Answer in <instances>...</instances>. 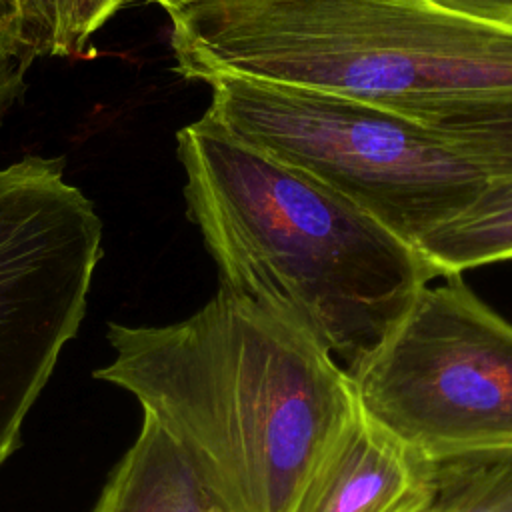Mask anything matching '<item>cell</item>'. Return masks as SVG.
Wrapping results in <instances>:
<instances>
[{"mask_svg": "<svg viewBox=\"0 0 512 512\" xmlns=\"http://www.w3.org/2000/svg\"><path fill=\"white\" fill-rule=\"evenodd\" d=\"M122 6L126 0H64L60 56H82L90 38Z\"/></svg>", "mask_w": 512, "mask_h": 512, "instance_id": "cell-12", "label": "cell"}, {"mask_svg": "<svg viewBox=\"0 0 512 512\" xmlns=\"http://www.w3.org/2000/svg\"><path fill=\"white\" fill-rule=\"evenodd\" d=\"M30 64L6 42L0 40V124L26 90Z\"/></svg>", "mask_w": 512, "mask_h": 512, "instance_id": "cell-13", "label": "cell"}, {"mask_svg": "<svg viewBox=\"0 0 512 512\" xmlns=\"http://www.w3.org/2000/svg\"><path fill=\"white\" fill-rule=\"evenodd\" d=\"M440 280L346 368L358 406L430 462L512 452V322L462 274Z\"/></svg>", "mask_w": 512, "mask_h": 512, "instance_id": "cell-5", "label": "cell"}, {"mask_svg": "<svg viewBox=\"0 0 512 512\" xmlns=\"http://www.w3.org/2000/svg\"><path fill=\"white\" fill-rule=\"evenodd\" d=\"M432 464L428 512H512V452L466 454Z\"/></svg>", "mask_w": 512, "mask_h": 512, "instance_id": "cell-10", "label": "cell"}, {"mask_svg": "<svg viewBox=\"0 0 512 512\" xmlns=\"http://www.w3.org/2000/svg\"><path fill=\"white\" fill-rule=\"evenodd\" d=\"M132 2H154V4H158L160 8H164L170 14L174 10H180L186 4L196 2V0H126V4H132Z\"/></svg>", "mask_w": 512, "mask_h": 512, "instance_id": "cell-17", "label": "cell"}, {"mask_svg": "<svg viewBox=\"0 0 512 512\" xmlns=\"http://www.w3.org/2000/svg\"><path fill=\"white\" fill-rule=\"evenodd\" d=\"M168 16L186 80L332 92L440 130L512 112V26L428 0H196Z\"/></svg>", "mask_w": 512, "mask_h": 512, "instance_id": "cell-3", "label": "cell"}, {"mask_svg": "<svg viewBox=\"0 0 512 512\" xmlns=\"http://www.w3.org/2000/svg\"><path fill=\"white\" fill-rule=\"evenodd\" d=\"M90 512H220L178 444L148 414Z\"/></svg>", "mask_w": 512, "mask_h": 512, "instance_id": "cell-8", "label": "cell"}, {"mask_svg": "<svg viewBox=\"0 0 512 512\" xmlns=\"http://www.w3.org/2000/svg\"><path fill=\"white\" fill-rule=\"evenodd\" d=\"M64 164L24 156L0 168V468L80 330L102 258V220Z\"/></svg>", "mask_w": 512, "mask_h": 512, "instance_id": "cell-6", "label": "cell"}, {"mask_svg": "<svg viewBox=\"0 0 512 512\" xmlns=\"http://www.w3.org/2000/svg\"><path fill=\"white\" fill-rule=\"evenodd\" d=\"M94 378L130 392L178 444L220 512H294L360 412L344 366L228 290L164 326L110 322Z\"/></svg>", "mask_w": 512, "mask_h": 512, "instance_id": "cell-1", "label": "cell"}, {"mask_svg": "<svg viewBox=\"0 0 512 512\" xmlns=\"http://www.w3.org/2000/svg\"><path fill=\"white\" fill-rule=\"evenodd\" d=\"M448 12L486 24L512 26V0H428Z\"/></svg>", "mask_w": 512, "mask_h": 512, "instance_id": "cell-14", "label": "cell"}, {"mask_svg": "<svg viewBox=\"0 0 512 512\" xmlns=\"http://www.w3.org/2000/svg\"><path fill=\"white\" fill-rule=\"evenodd\" d=\"M436 278L512 258V176L492 184L468 208L428 232L418 244Z\"/></svg>", "mask_w": 512, "mask_h": 512, "instance_id": "cell-9", "label": "cell"}, {"mask_svg": "<svg viewBox=\"0 0 512 512\" xmlns=\"http://www.w3.org/2000/svg\"><path fill=\"white\" fill-rule=\"evenodd\" d=\"M434 464L362 410L334 442L294 512H424Z\"/></svg>", "mask_w": 512, "mask_h": 512, "instance_id": "cell-7", "label": "cell"}, {"mask_svg": "<svg viewBox=\"0 0 512 512\" xmlns=\"http://www.w3.org/2000/svg\"><path fill=\"white\" fill-rule=\"evenodd\" d=\"M452 132L468 134L480 140H486L490 144H496L500 148H506L512 152V112L506 116H500L492 122L486 124H476V126H466V128H456Z\"/></svg>", "mask_w": 512, "mask_h": 512, "instance_id": "cell-15", "label": "cell"}, {"mask_svg": "<svg viewBox=\"0 0 512 512\" xmlns=\"http://www.w3.org/2000/svg\"><path fill=\"white\" fill-rule=\"evenodd\" d=\"M16 50L26 62L60 56L64 0H14Z\"/></svg>", "mask_w": 512, "mask_h": 512, "instance_id": "cell-11", "label": "cell"}, {"mask_svg": "<svg viewBox=\"0 0 512 512\" xmlns=\"http://www.w3.org/2000/svg\"><path fill=\"white\" fill-rule=\"evenodd\" d=\"M204 112L416 244L512 176V152L392 110L300 86L216 78Z\"/></svg>", "mask_w": 512, "mask_h": 512, "instance_id": "cell-4", "label": "cell"}, {"mask_svg": "<svg viewBox=\"0 0 512 512\" xmlns=\"http://www.w3.org/2000/svg\"><path fill=\"white\" fill-rule=\"evenodd\" d=\"M0 40L10 44L16 50V6H14V0H0Z\"/></svg>", "mask_w": 512, "mask_h": 512, "instance_id": "cell-16", "label": "cell"}, {"mask_svg": "<svg viewBox=\"0 0 512 512\" xmlns=\"http://www.w3.org/2000/svg\"><path fill=\"white\" fill-rule=\"evenodd\" d=\"M424 512H428V508H426V510H424Z\"/></svg>", "mask_w": 512, "mask_h": 512, "instance_id": "cell-18", "label": "cell"}, {"mask_svg": "<svg viewBox=\"0 0 512 512\" xmlns=\"http://www.w3.org/2000/svg\"><path fill=\"white\" fill-rule=\"evenodd\" d=\"M176 154L220 286L296 326L344 370L436 280L412 244L208 116L178 130Z\"/></svg>", "mask_w": 512, "mask_h": 512, "instance_id": "cell-2", "label": "cell"}]
</instances>
